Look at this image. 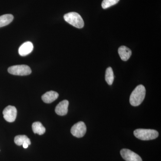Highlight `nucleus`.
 <instances>
[{
	"label": "nucleus",
	"instance_id": "f257e3e1",
	"mask_svg": "<svg viewBox=\"0 0 161 161\" xmlns=\"http://www.w3.org/2000/svg\"><path fill=\"white\" fill-rule=\"evenodd\" d=\"M146 90L142 85L137 86L130 96V103L132 106L140 105L143 101L146 96Z\"/></svg>",
	"mask_w": 161,
	"mask_h": 161
},
{
	"label": "nucleus",
	"instance_id": "f03ea898",
	"mask_svg": "<svg viewBox=\"0 0 161 161\" xmlns=\"http://www.w3.org/2000/svg\"><path fill=\"white\" fill-rule=\"evenodd\" d=\"M133 133L136 138L143 141L155 139L158 137L159 135L157 131L150 129H136Z\"/></svg>",
	"mask_w": 161,
	"mask_h": 161
},
{
	"label": "nucleus",
	"instance_id": "7ed1b4c3",
	"mask_svg": "<svg viewBox=\"0 0 161 161\" xmlns=\"http://www.w3.org/2000/svg\"><path fill=\"white\" fill-rule=\"evenodd\" d=\"M64 18L66 22L77 28H82L84 26L83 19L77 13H69L64 15Z\"/></svg>",
	"mask_w": 161,
	"mask_h": 161
},
{
	"label": "nucleus",
	"instance_id": "20e7f679",
	"mask_svg": "<svg viewBox=\"0 0 161 161\" xmlns=\"http://www.w3.org/2000/svg\"><path fill=\"white\" fill-rule=\"evenodd\" d=\"M8 71L9 74L18 76H26L30 75L31 70L28 65L25 64L16 65L9 67Z\"/></svg>",
	"mask_w": 161,
	"mask_h": 161
},
{
	"label": "nucleus",
	"instance_id": "39448f33",
	"mask_svg": "<svg viewBox=\"0 0 161 161\" xmlns=\"http://www.w3.org/2000/svg\"><path fill=\"white\" fill-rule=\"evenodd\" d=\"M86 132V127L82 121L78 122L72 126L71 132L72 135L78 138H81L85 135Z\"/></svg>",
	"mask_w": 161,
	"mask_h": 161
},
{
	"label": "nucleus",
	"instance_id": "423d86ee",
	"mask_svg": "<svg viewBox=\"0 0 161 161\" xmlns=\"http://www.w3.org/2000/svg\"><path fill=\"white\" fill-rule=\"evenodd\" d=\"M17 110L15 107L9 105L6 107L3 111V115L5 120L8 122H13L15 120Z\"/></svg>",
	"mask_w": 161,
	"mask_h": 161
},
{
	"label": "nucleus",
	"instance_id": "0eeeda50",
	"mask_svg": "<svg viewBox=\"0 0 161 161\" xmlns=\"http://www.w3.org/2000/svg\"><path fill=\"white\" fill-rule=\"evenodd\" d=\"M120 153L122 158L126 161H142L138 154L129 149H122Z\"/></svg>",
	"mask_w": 161,
	"mask_h": 161
},
{
	"label": "nucleus",
	"instance_id": "6e6552de",
	"mask_svg": "<svg viewBox=\"0 0 161 161\" xmlns=\"http://www.w3.org/2000/svg\"><path fill=\"white\" fill-rule=\"evenodd\" d=\"M69 102L68 101L64 100L60 102L55 108V112L58 115L63 116L66 115L68 112Z\"/></svg>",
	"mask_w": 161,
	"mask_h": 161
},
{
	"label": "nucleus",
	"instance_id": "1a4fd4ad",
	"mask_svg": "<svg viewBox=\"0 0 161 161\" xmlns=\"http://www.w3.org/2000/svg\"><path fill=\"white\" fill-rule=\"evenodd\" d=\"M33 44L31 42L27 41L23 43L19 49V53L22 57L27 56L32 52L33 50Z\"/></svg>",
	"mask_w": 161,
	"mask_h": 161
},
{
	"label": "nucleus",
	"instance_id": "9d476101",
	"mask_svg": "<svg viewBox=\"0 0 161 161\" xmlns=\"http://www.w3.org/2000/svg\"><path fill=\"white\" fill-rule=\"evenodd\" d=\"M59 97V94L54 91H50L42 95V99L45 103H50L56 100Z\"/></svg>",
	"mask_w": 161,
	"mask_h": 161
},
{
	"label": "nucleus",
	"instance_id": "9b49d317",
	"mask_svg": "<svg viewBox=\"0 0 161 161\" xmlns=\"http://www.w3.org/2000/svg\"><path fill=\"white\" fill-rule=\"evenodd\" d=\"M118 53L121 59L124 61L129 60L132 55L131 50L125 46H121L119 48Z\"/></svg>",
	"mask_w": 161,
	"mask_h": 161
},
{
	"label": "nucleus",
	"instance_id": "f8f14e48",
	"mask_svg": "<svg viewBox=\"0 0 161 161\" xmlns=\"http://www.w3.org/2000/svg\"><path fill=\"white\" fill-rule=\"evenodd\" d=\"M32 130L35 134H38L42 135L44 134L46 131L45 127H43L42 124L40 122H36L32 124Z\"/></svg>",
	"mask_w": 161,
	"mask_h": 161
},
{
	"label": "nucleus",
	"instance_id": "ddd939ff",
	"mask_svg": "<svg viewBox=\"0 0 161 161\" xmlns=\"http://www.w3.org/2000/svg\"><path fill=\"white\" fill-rule=\"evenodd\" d=\"M14 142L17 145L21 146L23 144H27L29 146L31 144L30 139L26 135H18L14 138Z\"/></svg>",
	"mask_w": 161,
	"mask_h": 161
},
{
	"label": "nucleus",
	"instance_id": "4468645a",
	"mask_svg": "<svg viewBox=\"0 0 161 161\" xmlns=\"http://www.w3.org/2000/svg\"><path fill=\"white\" fill-rule=\"evenodd\" d=\"M14 16L11 14L3 15L0 16V27L7 26L12 22Z\"/></svg>",
	"mask_w": 161,
	"mask_h": 161
},
{
	"label": "nucleus",
	"instance_id": "2eb2a0df",
	"mask_svg": "<svg viewBox=\"0 0 161 161\" xmlns=\"http://www.w3.org/2000/svg\"><path fill=\"white\" fill-rule=\"evenodd\" d=\"M114 73L112 68L108 67L106 71L105 80L109 85H112L114 81Z\"/></svg>",
	"mask_w": 161,
	"mask_h": 161
},
{
	"label": "nucleus",
	"instance_id": "dca6fc26",
	"mask_svg": "<svg viewBox=\"0 0 161 161\" xmlns=\"http://www.w3.org/2000/svg\"><path fill=\"white\" fill-rule=\"evenodd\" d=\"M119 0H103L102 3V7L104 9L109 8L119 2Z\"/></svg>",
	"mask_w": 161,
	"mask_h": 161
},
{
	"label": "nucleus",
	"instance_id": "f3484780",
	"mask_svg": "<svg viewBox=\"0 0 161 161\" xmlns=\"http://www.w3.org/2000/svg\"><path fill=\"white\" fill-rule=\"evenodd\" d=\"M23 148H25V149H26V148H28L29 145H28L27 144L25 143L23 144Z\"/></svg>",
	"mask_w": 161,
	"mask_h": 161
}]
</instances>
